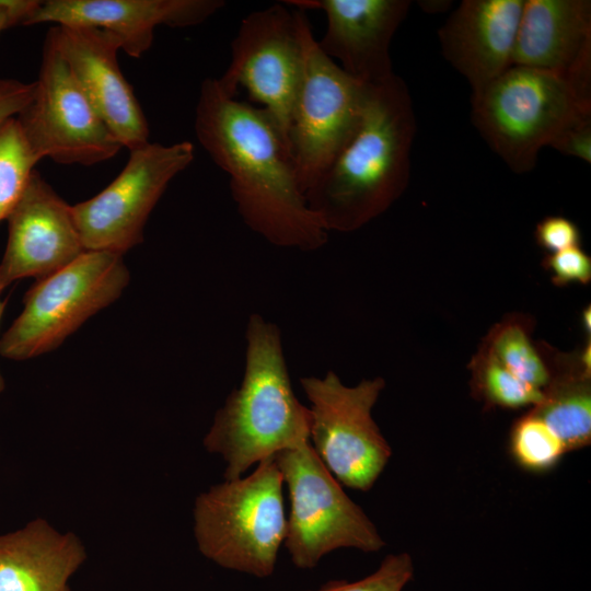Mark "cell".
<instances>
[{"label": "cell", "mask_w": 591, "mask_h": 591, "mask_svg": "<svg viewBox=\"0 0 591 591\" xmlns=\"http://www.w3.org/2000/svg\"><path fill=\"white\" fill-rule=\"evenodd\" d=\"M509 444L514 461L530 472L553 468L567 452L563 441L531 412L515 421Z\"/></svg>", "instance_id": "cb8c5ba5"}, {"label": "cell", "mask_w": 591, "mask_h": 591, "mask_svg": "<svg viewBox=\"0 0 591 591\" xmlns=\"http://www.w3.org/2000/svg\"><path fill=\"white\" fill-rule=\"evenodd\" d=\"M575 359L570 368L563 366L561 371L551 373L542 401L530 410L563 441L567 452L591 441V372L582 367L579 356L573 366Z\"/></svg>", "instance_id": "ffe728a7"}, {"label": "cell", "mask_w": 591, "mask_h": 591, "mask_svg": "<svg viewBox=\"0 0 591 591\" xmlns=\"http://www.w3.org/2000/svg\"><path fill=\"white\" fill-rule=\"evenodd\" d=\"M16 120L39 160L92 165L113 158L123 148L48 34L34 96Z\"/></svg>", "instance_id": "8fae6325"}, {"label": "cell", "mask_w": 591, "mask_h": 591, "mask_svg": "<svg viewBox=\"0 0 591 591\" xmlns=\"http://www.w3.org/2000/svg\"><path fill=\"white\" fill-rule=\"evenodd\" d=\"M581 322L582 326L586 333L590 334L591 328V309L590 305H588L581 314Z\"/></svg>", "instance_id": "1f68e13d"}, {"label": "cell", "mask_w": 591, "mask_h": 591, "mask_svg": "<svg viewBox=\"0 0 591 591\" xmlns=\"http://www.w3.org/2000/svg\"><path fill=\"white\" fill-rule=\"evenodd\" d=\"M273 456L288 486L290 513L283 542L296 567L312 569L340 547L370 553L385 545L309 441Z\"/></svg>", "instance_id": "52a82bcc"}, {"label": "cell", "mask_w": 591, "mask_h": 591, "mask_svg": "<svg viewBox=\"0 0 591 591\" xmlns=\"http://www.w3.org/2000/svg\"><path fill=\"white\" fill-rule=\"evenodd\" d=\"M300 384L310 402L312 448L339 483L368 491L392 455L371 415L385 381L347 386L328 371L324 378H301Z\"/></svg>", "instance_id": "9c48e42d"}, {"label": "cell", "mask_w": 591, "mask_h": 591, "mask_svg": "<svg viewBox=\"0 0 591 591\" xmlns=\"http://www.w3.org/2000/svg\"><path fill=\"white\" fill-rule=\"evenodd\" d=\"M296 9L320 10L326 31L320 49L348 76L364 85H375L395 73L390 46L407 15L408 0H286Z\"/></svg>", "instance_id": "9a60e30c"}, {"label": "cell", "mask_w": 591, "mask_h": 591, "mask_svg": "<svg viewBox=\"0 0 591 591\" xmlns=\"http://www.w3.org/2000/svg\"><path fill=\"white\" fill-rule=\"evenodd\" d=\"M558 152L591 162V114H586L565 127L551 143Z\"/></svg>", "instance_id": "83f0119b"}, {"label": "cell", "mask_w": 591, "mask_h": 591, "mask_svg": "<svg viewBox=\"0 0 591 591\" xmlns=\"http://www.w3.org/2000/svg\"><path fill=\"white\" fill-rule=\"evenodd\" d=\"M35 82L0 79V126L16 117L32 101Z\"/></svg>", "instance_id": "f1b7e54d"}, {"label": "cell", "mask_w": 591, "mask_h": 591, "mask_svg": "<svg viewBox=\"0 0 591 591\" xmlns=\"http://www.w3.org/2000/svg\"><path fill=\"white\" fill-rule=\"evenodd\" d=\"M415 131L412 96L398 76L367 85L355 132L304 195L327 232L360 229L404 193Z\"/></svg>", "instance_id": "7a4b0ae2"}, {"label": "cell", "mask_w": 591, "mask_h": 591, "mask_svg": "<svg viewBox=\"0 0 591 591\" xmlns=\"http://www.w3.org/2000/svg\"><path fill=\"white\" fill-rule=\"evenodd\" d=\"M544 266L551 271L556 286L587 285L591 280V258L579 245L549 254Z\"/></svg>", "instance_id": "484cf974"}, {"label": "cell", "mask_w": 591, "mask_h": 591, "mask_svg": "<svg viewBox=\"0 0 591 591\" xmlns=\"http://www.w3.org/2000/svg\"><path fill=\"white\" fill-rule=\"evenodd\" d=\"M524 0H464L438 32L444 58L476 92L512 66Z\"/></svg>", "instance_id": "e0dca14e"}, {"label": "cell", "mask_w": 591, "mask_h": 591, "mask_svg": "<svg viewBox=\"0 0 591 591\" xmlns=\"http://www.w3.org/2000/svg\"><path fill=\"white\" fill-rule=\"evenodd\" d=\"M299 11L302 61L289 150L305 195L355 132L367 85L348 76L320 49L305 12Z\"/></svg>", "instance_id": "ba28073f"}, {"label": "cell", "mask_w": 591, "mask_h": 591, "mask_svg": "<svg viewBox=\"0 0 591 591\" xmlns=\"http://www.w3.org/2000/svg\"><path fill=\"white\" fill-rule=\"evenodd\" d=\"M245 371L215 415L204 439L210 453L227 462L225 480L252 464L309 441L311 414L293 393L280 329L259 314L246 326Z\"/></svg>", "instance_id": "3957f363"}, {"label": "cell", "mask_w": 591, "mask_h": 591, "mask_svg": "<svg viewBox=\"0 0 591 591\" xmlns=\"http://www.w3.org/2000/svg\"><path fill=\"white\" fill-rule=\"evenodd\" d=\"M586 114H591V95L568 77L537 68L513 65L472 92L474 126L515 173L533 170L540 150Z\"/></svg>", "instance_id": "277c9868"}, {"label": "cell", "mask_w": 591, "mask_h": 591, "mask_svg": "<svg viewBox=\"0 0 591 591\" xmlns=\"http://www.w3.org/2000/svg\"><path fill=\"white\" fill-rule=\"evenodd\" d=\"M129 280L123 255L83 252L37 279L25 293L22 312L0 338V355L22 361L58 348L91 316L116 301Z\"/></svg>", "instance_id": "8992f818"}, {"label": "cell", "mask_w": 591, "mask_h": 591, "mask_svg": "<svg viewBox=\"0 0 591 591\" xmlns=\"http://www.w3.org/2000/svg\"><path fill=\"white\" fill-rule=\"evenodd\" d=\"M534 235L537 244L549 254L578 246L580 243L577 224L561 216L544 218L536 225Z\"/></svg>", "instance_id": "4316f807"}, {"label": "cell", "mask_w": 591, "mask_h": 591, "mask_svg": "<svg viewBox=\"0 0 591 591\" xmlns=\"http://www.w3.org/2000/svg\"><path fill=\"white\" fill-rule=\"evenodd\" d=\"M37 0H0V11L9 10L23 16L24 23L38 7Z\"/></svg>", "instance_id": "f546056e"}, {"label": "cell", "mask_w": 591, "mask_h": 591, "mask_svg": "<svg viewBox=\"0 0 591 591\" xmlns=\"http://www.w3.org/2000/svg\"><path fill=\"white\" fill-rule=\"evenodd\" d=\"M38 161L16 117L0 126V222L21 199Z\"/></svg>", "instance_id": "7402d4cb"}, {"label": "cell", "mask_w": 591, "mask_h": 591, "mask_svg": "<svg viewBox=\"0 0 591 591\" xmlns=\"http://www.w3.org/2000/svg\"><path fill=\"white\" fill-rule=\"evenodd\" d=\"M413 576L414 564L408 553L390 554L374 572L360 580H332L314 591H402Z\"/></svg>", "instance_id": "d4e9b609"}, {"label": "cell", "mask_w": 591, "mask_h": 591, "mask_svg": "<svg viewBox=\"0 0 591 591\" xmlns=\"http://www.w3.org/2000/svg\"><path fill=\"white\" fill-rule=\"evenodd\" d=\"M282 483L269 456L248 476L200 494L194 508L199 552L223 568L257 578L271 576L287 528Z\"/></svg>", "instance_id": "5b68a950"}, {"label": "cell", "mask_w": 591, "mask_h": 591, "mask_svg": "<svg viewBox=\"0 0 591 591\" xmlns=\"http://www.w3.org/2000/svg\"><path fill=\"white\" fill-rule=\"evenodd\" d=\"M483 349L520 380L540 390L551 380L548 364L534 347L523 321L514 318L498 324Z\"/></svg>", "instance_id": "44dd1931"}, {"label": "cell", "mask_w": 591, "mask_h": 591, "mask_svg": "<svg viewBox=\"0 0 591 591\" xmlns=\"http://www.w3.org/2000/svg\"><path fill=\"white\" fill-rule=\"evenodd\" d=\"M222 0H47L24 25L56 23L97 27L114 34L127 55L141 57L159 25L200 24L224 7Z\"/></svg>", "instance_id": "2e32d148"}, {"label": "cell", "mask_w": 591, "mask_h": 591, "mask_svg": "<svg viewBox=\"0 0 591 591\" xmlns=\"http://www.w3.org/2000/svg\"><path fill=\"white\" fill-rule=\"evenodd\" d=\"M24 19L18 13H14L9 10H1L0 11V33L11 26H14L16 24L23 25Z\"/></svg>", "instance_id": "4dcf8cb0"}, {"label": "cell", "mask_w": 591, "mask_h": 591, "mask_svg": "<svg viewBox=\"0 0 591 591\" xmlns=\"http://www.w3.org/2000/svg\"><path fill=\"white\" fill-rule=\"evenodd\" d=\"M300 11L283 2L247 14L231 44V61L217 79L234 97L244 88L262 104L289 149L292 108L301 76ZM290 152V150H289Z\"/></svg>", "instance_id": "7c38bea8"}, {"label": "cell", "mask_w": 591, "mask_h": 591, "mask_svg": "<svg viewBox=\"0 0 591 591\" xmlns=\"http://www.w3.org/2000/svg\"><path fill=\"white\" fill-rule=\"evenodd\" d=\"M513 65L591 83V1L524 0Z\"/></svg>", "instance_id": "ac0fdd59"}, {"label": "cell", "mask_w": 591, "mask_h": 591, "mask_svg": "<svg viewBox=\"0 0 591 591\" xmlns=\"http://www.w3.org/2000/svg\"><path fill=\"white\" fill-rule=\"evenodd\" d=\"M195 132L212 161L230 177V189L244 223L267 242L315 251L328 232L309 208L289 149L260 107L224 93L217 79L202 81Z\"/></svg>", "instance_id": "6da1fadb"}, {"label": "cell", "mask_w": 591, "mask_h": 591, "mask_svg": "<svg viewBox=\"0 0 591 591\" xmlns=\"http://www.w3.org/2000/svg\"><path fill=\"white\" fill-rule=\"evenodd\" d=\"M474 390L490 406L522 408L537 405L540 390L515 376L483 348L471 363Z\"/></svg>", "instance_id": "603a6c76"}, {"label": "cell", "mask_w": 591, "mask_h": 591, "mask_svg": "<svg viewBox=\"0 0 591 591\" xmlns=\"http://www.w3.org/2000/svg\"><path fill=\"white\" fill-rule=\"evenodd\" d=\"M4 308H5V302L0 300V322H1V317L3 315V311H4ZM5 389V381L1 374V371H0V394L4 391Z\"/></svg>", "instance_id": "d6a6232c"}, {"label": "cell", "mask_w": 591, "mask_h": 591, "mask_svg": "<svg viewBox=\"0 0 591 591\" xmlns=\"http://www.w3.org/2000/svg\"><path fill=\"white\" fill-rule=\"evenodd\" d=\"M85 558L76 534L37 518L0 534V591H70L69 580Z\"/></svg>", "instance_id": "d6986e66"}, {"label": "cell", "mask_w": 591, "mask_h": 591, "mask_svg": "<svg viewBox=\"0 0 591 591\" xmlns=\"http://www.w3.org/2000/svg\"><path fill=\"white\" fill-rule=\"evenodd\" d=\"M103 121L129 151L149 142V126L120 70L118 38L108 31L57 25L47 33Z\"/></svg>", "instance_id": "4fadbf2b"}, {"label": "cell", "mask_w": 591, "mask_h": 591, "mask_svg": "<svg viewBox=\"0 0 591 591\" xmlns=\"http://www.w3.org/2000/svg\"><path fill=\"white\" fill-rule=\"evenodd\" d=\"M7 220L9 236L0 262V293L20 279L48 276L85 252L72 206L36 170Z\"/></svg>", "instance_id": "5bb4252c"}, {"label": "cell", "mask_w": 591, "mask_h": 591, "mask_svg": "<svg viewBox=\"0 0 591 591\" xmlns=\"http://www.w3.org/2000/svg\"><path fill=\"white\" fill-rule=\"evenodd\" d=\"M119 175L92 198L72 206L85 251L124 255L143 241L147 220L169 183L194 160L192 142H148L129 151Z\"/></svg>", "instance_id": "30bf717a"}]
</instances>
